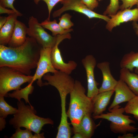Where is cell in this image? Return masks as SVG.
Masks as SVG:
<instances>
[{
	"instance_id": "33",
	"label": "cell",
	"mask_w": 138,
	"mask_h": 138,
	"mask_svg": "<svg viewBox=\"0 0 138 138\" xmlns=\"http://www.w3.org/2000/svg\"><path fill=\"white\" fill-rule=\"evenodd\" d=\"M119 138H138V135L135 136H134L133 134L131 133H126L123 134L122 136H118Z\"/></svg>"
},
{
	"instance_id": "19",
	"label": "cell",
	"mask_w": 138,
	"mask_h": 138,
	"mask_svg": "<svg viewBox=\"0 0 138 138\" xmlns=\"http://www.w3.org/2000/svg\"><path fill=\"white\" fill-rule=\"evenodd\" d=\"M120 73V79L124 81L130 89L138 96V74L131 73L125 68H121Z\"/></svg>"
},
{
	"instance_id": "1",
	"label": "cell",
	"mask_w": 138,
	"mask_h": 138,
	"mask_svg": "<svg viewBox=\"0 0 138 138\" xmlns=\"http://www.w3.org/2000/svg\"><path fill=\"white\" fill-rule=\"evenodd\" d=\"M42 47L29 36L23 44L17 47L0 44V67H10L30 75L32 70L37 67Z\"/></svg>"
},
{
	"instance_id": "30",
	"label": "cell",
	"mask_w": 138,
	"mask_h": 138,
	"mask_svg": "<svg viewBox=\"0 0 138 138\" xmlns=\"http://www.w3.org/2000/svg\"><path fill=\"white\" fill-rule=\"evenodd\" d=\"M122 3L120 6L119 8L122 10L127 8H131L135 5L136 4L138 0H120Z\"/></svg>"
},
{
	"instance_id": "29",
	"label": "cell",
	"mask_w": 138,
	"mask_h": 138,
	"mask_svg": "<svg viewBox=\"0 0 138 138\" xmlns=\"http://www.w3.org/2000/svg\"><path fill=\"white\" fill-rule=\"evenodd\" d=\"M15 0H0V5L5 8H10L13 10L21 16L22 14L17 10L14 7L13 4Z\"/></svg>"
},
{
	"instance_id": "22",
	"label": "cell",
	"mask_w": 138,
	"mask_h": 138,
	"mask_svg": "<svg viewBox=\"0 0 138 138\" xmlns=\"http://www.w3.org/2000/svg\"><path fill=\"white\" fill-rule=\"evenodd\" d=\"M40 25L44 28L50 30L52 33L53 36H56L58 34L62 35L69 33L73 31L72 29L68 30L63 29L57 23L56 20L50 21L47 19L40 23Z\"/></svg>"
},
{
	"instance_id": "4",
	"label": "cell",
	"mask_w": 138,
	"mask_h": 138,
	"mask_svg": "<svg viewBox=\"0 0 138 138\" xmlns=\"http://www.w3.org/2000/svg\"><path fill=\"white\" fill-rule=\"evenodd\" d=\"M17 112L9 121V124L16 129L24 127L35 133H39L45 124L53 125V121L49 118H44L36 115L34 107L25 105L22 101H18Z\"/></svg>"
},
{
	"instance_id": "39",
	"label": "cell",
	"mask_w": 138,
	"mask_h": 138,
	"mask_svg": "<svg viewBox=\"0 0 138 138\" xmlns=\"http://www.w3.org/2000/svg\"><path fill=\"white\" fill-rule=\"evenodd\" d=\"M137 74H138V72H137Z\"/></svg>"
},
{
	"instance_id": "23",
	"label": "cell",
	"mask_w": 138,
	"mask_h": 138,
	"mask_svg": "<svg viewBox=\"0 0 138 138\" xmlns=\"http://www.w3.org/2000/svg\"><path fill=\"white\" fill-rule=\"evenodd\" d=\"M44 133H35L33 135L30 130L26 129L22 130L20 128L16 129L15 133L10 138H44Z\"/></svg>"
},
{
	"instance_id": "14",
	"label": "cell",
	"mask_w": 138,
	"mask_h": 138,
	"mask_svg": "<svg viewBox=\"0 0 138 138\" xmlns=\"http://www.w3.org/2000/svg\"><path fill=\"white\" fill-rule=\"evenodd\" d=\"M101 72L103 80L101 86L99 88L98 93L114 90L118 81L112 75L110 67V63L107 61L99 63L97 64Z\"/></svg>"
},
{
	"instance_id": "15",
	"label": "cell",
	"mask_w": 138,
	"mask_h": 138,
	"mask_svg": "<svg viewBox=\"0 0 138 138\" xmlns=\"http://www.w3.org/2000/svg\"><path fill=\"white\" fill-rule=\"evenodd\" d=\"M91 117V114H85L78 124L73 126L72 130L74 133H79L83 136L84 138L91 137L97 126Z\"/></svg>"
},
{
	"instance_id": "18",
	"label": "cell",
	"mask_w": 138,
	"mask_h": 138,
	"mask_svg": "<svg viewBox=\"0 0 138 138\" xmlns=\"http://www.w3.org/2000/svg\"><path fill=\"white\" fill-rule=\"evenodd\" d=\"M18 16V14L9 15L7 21L3 27L0 29V44L6 45L8 44L13 34L15 22Z\"/></svg>"
},
{
	"instance_id": "17",
	"label": "cell",
	"mask_w": 138,
	"mask_h": 138,
	"mask_svg": "<svg viewBox=\"0 0 138 138\" xmlns=\"http://www.w3.org/2000/svg\"><path fill=\"white\" fill-rule=\"evenodd\" d=\"M28 28L22 22L17 20L14 31L8 45V46L15 47L20 46L25 42Z\"/></svg>"
},
{
	"instance_id": "31",
	"label": "cell",
	"mask_w": 138,
	"mask_h": 138,
	"mask_svg": "<svg viewBox=\"0 0 138 138\" xmlns=\"http://www.w3.org/2000/svg\"><path fill=\"white\" fill-rule=\"evenodd\" d=\"M82 2L88 8L93 10L98 5L97 0H81Z\"/></svg>"
},
{
	"instance_id": "7",
	"label": "cell",
	"mask_w": 138,
	"mask_h": 138,
	"mask_svg": "<svg viewBox=\"0 0 138 138\" xmlns=\"http://www.w3.org/2000/svg\"><path fill=\"white\" fill-rule=\"evenodd\" d=\"M27 34L34 39L43 48H52L55 45L57 36H52L44 30L37 19L33 16L29 18Z\"/></svg>"
},
{
	"instance_id": "9",
	"label": "cell",
	"mask_w": 138,
	"mask_h": 138,
	"mask_svg": "<svg viewBox=\"0 0 138 138\" xmlns=\"http://www.w3.org/2000/svg\"><path fill=\"white\" fill-rule=\"evenodd\" d=\"M60 2L63 6L60 9L53 12L52 16L53 18L60 16L65 11L72 10L83 14L89 19L99 18L107 22L110 19L106 15L98 14L89 9L82 2L81 0H62Z\"/></svg>"
},
{
	"instance_id": "13",
	"label": "cell",
	"mask_w": 138,
	"mask_h": 138,
	"mask_svg": "<svg viewBox=\"0 0 138 138\" xmlns=\"http://www.w3.org/2000/svg\"><path fill=\"white\" fill-rule=\"evenodd\" d=\"M114 90L115 96L112 102L108 108V110L121 103L130 101L136 96L126 84L120 79L118 81Z\"/></svg>"
},
{
	"instance_id": "16",
	"label": "cell",
	"mask_w": 138,
	"mask_h": 138,
	"mask_svg": "<svg viewBox=\"0 0 138 138\" xmlns=\"http://www.w3.org/2000/svg\"><path fill=\"white\" fill-rule=\"evenodd\" d=\"M114 90L99 93L92 99L94 105L93 117L100 115L106 109Z\"/></svg>"
},
{
	"instance_id": "10",
	"label": "cell",
	"mask_w": 138,
	"mask_h": 138,
	"mask_svg": "<svg viewBox=\"0 0 138 138\" xmlns=\"http://www.w3.org/2000/svg\"><path fill=\"white\" fill-rule=\"evenodd\" d=\"M52 49L50 48L42 47L40 50L37 69L31 82L33 83L37 80V84L40 87L45 85V83L43 82L41 79L45 74L50 72L54 73L58 71L54 68L52 63L51 58Z\"/></svg>"
},
{
	"instance_id": "5",
	"label": "cell",
	"mask_w": 138,
	"mask_h": 138,
	"mask_svg": "<svg viewBox=\"0 0 138 138\" xmlns=\"http://www.w3.org/2000/svg\"><path fill=\"white\" fill-rule=\"evenodd\" d=\"M120 107L119 105H117L108 110L109 112L102 113L93 118L95 119H102L110 121V129L115 133L123 134L128 132L136 131L137 130V128L130 125L131 123L135 124V122L130 119V116L124 114L125 112L124 108Z\"/></svg>"
},
{
	"instance_id": "21",
	"label": "cell",
	"mask_w": 138,
	"mask_h": 138,
	"mask_svg": "<svg viewBox=\"0 0 138 138\" xmlns=\"http://www.w3.org/2000/svg\"><path fill=\"white\" fill-rule=\"evenodd\" d=\"M33 83L31 82L26 87L20 89L15 90L12 93H8V96L12 98L17 99L18 101H20L22 98L24 99L26 103H28L31 106V105L28 99V96L31 94L34 89V87L32 86Z\"/></svg>"
},
{
	"instance_id": "32",
	"label": "cell",
	"mask_w": 138,
	"mask_h": 138,
	"mask_svg": "<svg viewBox=\"0 0 138 138\" xmlns=\"http://www.w3.org/2000/svg\"><path fill=\"white\" fill-rule=\"evenodd\" d=\"M16 13L13 9H8L0 5V14H7L9 15Z\"/></svg>"
},
{
	"instance_id": "28",
	"label": "cell",
	"mask_w": 138,
	"mask_h": 138,
	"mask_svg": "<svg viewBox=\"0 0 138 138\" xmlns=\"http://www.w3.org/2000/svg\"><path fill=\"white\" fill-rule=\"evenodd\" d=\"M62 0H33L36 4H38L40 1H43L46 4L48 10V17L47 19L50 20V14L51 11L54 6L58 2Z\"/></svg>"
},
{
	"instance_id": "8",
	"label": "cell",
	"mask_w": 138,
	"mask_h": 138,
	"mask_svg": "<svg viewBox=\"0 0 138 138\" xmlns=\"http://www.w3.org/2000/svg\"><path fill=\"white\" fill-rule=\"evenodd\" d=\"M56 43L52 48L51 54V58L52 65L56 70L70 74L72 71L75 69L77 66V63L73 61H69L68 63L65 62L61 56L58 46L59 44L64 39H70L71 36L69 33L57 35Z\"/></svg>"
},
{
	"instance_id": "27",
	"label": "cell",
	"mask_w": 138,
	"mask_h": 138,
	"mask_svg": "<svg viewBox=\"0 0 138 138\" xmlns=\"http://www.w3.org/2000/svg\"><path fill=\"white\" fill-rule=\"evenodd\" d=\"M119 0H110V4L104 12V15H108L110 16L116 14L120 8Z\"/></svg>"
},
{
	"instance_id": "35",
	"label": "cell",
	"mask_w": 138,
	"mask_h": 138,
	"mask_svg": "<svg viewBox=\"0 0 138 138\" xmlns=\"http://www.w3.org/2000/svg\"><path fill=\"white\" fill-rule=\"evenodd\" d=\"M7 17L0 16V29H1L6 22Z\"/></svg>"
},
{
	"instance_id": "36",
	"label": "cell",
	"mask_w": 138,
	"mask_h": 138,
	"mask_svg": "<svg viewBox=\"0 0 138 138\" xmlns=\"http://www.w3.org/2000/svg\"><path fill=\"white\" fill-rule=\"evenodd\" d=\"M73 138H84L83 136L80 133H74V135L72 137Z\"/></svg>"
},
{
	"instance_id": "11",
	"label": "cell",
	"mask_w": 138,
	"mask_h": 138,
	"mask_svg": "<svg viewBox=\"0 0 138 138\" xmlns=\"http://www.w3.org/2000/svg\"><path fill=\"white\" fill-rule=\"evenodd\" d=\"M86 72L87 81V96L93 99L98 93L99 84L96 80L94 76V70L97 65V61L94 56L90 54L86 55L81 61Z\"/></svg>"
},
{
	"instance_id": "3",
	"label": "cell",
	"mask_w": 138,
	"mask_h": 138,
	"mask_svg": "<svg viewBox=\"0 0 138 138\" xmlns=\"http://www.w3.org/2000/svg\"><path fill=\"white\" fill-rule=\"evenodd\" d=\"M86 90L79 81H75L74 88L70 93V100L67 112L73 126L78 124L85 114H92L94 105L92 99L85 94Z\"/></svg>"
},
{
	"instance_id": "12",
	"label": "cell",
	"mask_w": 138,
	"mask_h": 138,
	"mask_svg": "<svg viewBox=\"0 0 138 138\" xmlns=\"http://www.w3.org/2000/svg\"><path fill=\"white\" fill-rule=\"evenodd\" d=\"M111 18L107 22L106 28L111 31L115 27L121 24L129 21L136 22L138 20V9L127 8L119 11L115 15L110 16Z\"/></svg>"
},
{
	"instance_id": "24",
	"label": "cell",
	"mask_w": 138,
	"mask_h": 138,
	"mask_svg": "<svg viewBox=\"0 0 138 138\" xmlns=\"http://www.w3.org/2000/svg\"><path fill=\"white\" fill-rule=\"evenodd\" d=\"M4 97L0 96V117L5 119L9 114H14L17 109L9 105L5 100Z\"/></svg>"
},
{
	"instance_id": "40",
	"label": "cell",
	"mask_w": 138,
	"mask_h": 138,
	"mask_svg": "<svg viewBox=\"0 0 138 138\" xmlns=\"http://www.w3.org/2000/svg\"><path fill=\"white\" fill-rule=\"evenodd\" d=\"M137 128V129H138V128Z\"/></svg>"
},
{
	"instance_id": "34",
	"label": "cell",
	"mask_w": 138,
	"mask_h": 138,
	"mask_svg": "<svg viewBox=\"0 0 138 138\" xmlns=\"http://www.w3.org/2000/svg\"><path fill=\"white\" fill-rule=\"evenodd\" d=\"M6 122L5 119L0 117V130L2 131L5 127Z\"/></svg>"
},
{
	"instance_id": "6",
	"label": "cell",
	"mask_w": 138,
	"mask_h": 138,
	"mask_svg": "<svg viewBox=\"0 0 138 138\" xmlns=\"http://www.w3.org/2000/svg\"><path fill=\"white\" fill-rule=\"evenodd\" d=\"M33 76L26 75L14 68L0 67V96L7 97L8 92L21 89L23 84L32 82Z\"/></svg>"
},
{
	"instance_id": "37",
	"label": "cell",
	"mask_w": 138,
	"mask_h": 138,
	"mask_svg": "<svg viewBox=\"0 0 138 138\" xmlns=\"http://www.w3.org/2000/svg\"><path fill=\"white\" fill-rule=\"evenodd\" d=\"M133 26L135 29L136 33L138 36V24L136 22H134L133 23Z\"/></svg>"
},
{
	"instance_id": "38",
	"label": "cell",
	"mask_w": 138,
	"mask_h": 138,
	"mask_svg": "<svg viewBox=\"0 0 138 138\" xmlns=\"http://www.w3.org/2000/svg\"><path fill=\"white\" fill-rule=\"evenodd\" d=\"M136 5H137V8L138 9V2H137V3Z\"/></svg>"
},
{
	"instance_id": "26",
	"label": "cell",
	"mask_w": 138,
	"mask_h": 138,
	"mask_svg": "<svg viewBox=\"0 0 138 138\" xmlns=\"http://www.w3.org/2000/svg\"><path fill=\"white\" fill-rule=\"evenodd\" d=\"M72 16L69 14L65 13L63 15L59 18V24L64 30H68L74 25V24L71 20Z\"/></svg>"
},
{
	"instance_id": "20",
	"label": "cell",
	"mask_w": 138,
	"mask_h": 138,
	"mask_svg": "<svg viewBox=\"0 0 138 138\" xmlns=\"http://www.w3.org/2000/svg\"><path fill=\"white\" fill-rule=\"evenodd\" d=\"M121 68H125L130 71L135 68V72L138 71V52L131 51L125 54L122 58L120 63Z\"/></svg>"
},
{
	"instance_id": "25",
	"label": "cell",
	"mask_w": 138,
	"mask_h": 138,
	"mask_svg": "<svg viewBox=\"0 0 138 138\" xmlns=\"http://www.w3.org/2000/svg\"><path fill=\"white\" fill-rule=\"evenodd\" d=\"M124 108L126 113L133 115L138 121V96L136 95L128 102Z\"/></svg>"
},
{
	"instance_id": "2",
	"label": "cell",
	"mask_w": 138,
	"mask_h": 138,
	"mask_svg": "<svg viewBox=\"0 0 138 138\" xmlns=\"http://www.w3.org/2000/svg\"><path fill=\"white\" fill-rule=\"evenodd\" d=\"M43 79L47 81L46 82L47 85H50L57 89L60 97L61 116L56 138H71V129L67 120L66 109V98L67 95L73 89L75 81L69 74L60 71L53 75L49 73L46 74L43 77Z\"/></svg>"
}]
</instances>
